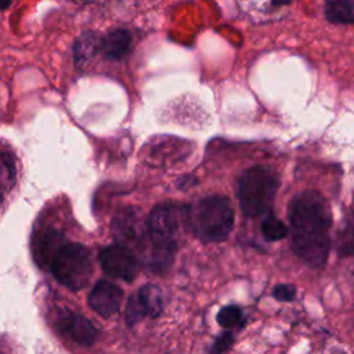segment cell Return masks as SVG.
Here are the masks:
<instances>
[{
	"label": "cell",
	"mask_w": 354,
	"mask_h": 354,
	"mask_svg": "<svg viewBox=\"0 0 354 354\" xmlns=\"http://www.w3.org/2000/svg\"><path fill=\"white\" fill-rule=\"evenodd\" d=\"M123 290L109 281H98L88 295L90 307L100 315L108 318L113 315L122 303Z\"/></svg>",
	"instance_id": "obj_8"
},
{
	"label": "cell",
	"mask_w": 354,
	"mask_h": 354,
	"mask_svg": "<svg viewBox=\"0 0 354 354\" xmlns=\"http://www.w3.org/2000/svg\"><path fill=\"white\" fill-rule=\"evenodd\" d=\"M142 306L147 311V315L149 317H159L162 310H163V297H162V290L159 289V286L153 285V283H147L144 286H141L137 290Z\"/></svg>",
	"instance_id": "obj_12"
},
{
	"label": "cell",
	"mask_w": 354,
	"mask_h": 354,
	"mask_svg": "<svg viewBox=\"0 0 354 354\" xmlns=\"http://www.w3.org/2000/svg\"><path fill=\"white\" fill-rule=\"evenodd\" d=\"M50 268L64 286L71 290H80L93 275L91 254L80 243H64L54 256Z\"/></svg>",
	"instance_id": "obj_5"
},
{
	"label": "cell",
	"mask_w": 354,
	"mask_h": 354,
	"mask_svg": "<svg viewBox=\"0 0 354 354\" xmlns=\"http://www.w3.org/2000/svg\"><path fill=\"white\" fill-rule=\"evenodd\" d=\"M112 234L118 243L126 248L145 246L149 241L148 220L136 207L123 209L112 221Z\"/></svg>",
	"instance_id": "obj_6"
},
{
	"label": "cell",
	"mask_w": 354,
	"mask_h": 354,
	"mask_svg": "<svg viewBox=\"0 0 354 354\" xmlns=\"http://www.w3.org/2000/svg\"><path fill=\"white\" fill-rule=\"evenodd\" d=\"M217 322L223 328H238L245 324V317L239 307L225 306L218 311Z\"/></svg>",
	"instance_id": "obj_16"
},
{
	"label": "cell",
	"mask_w": 354,
	"mask_h": 354,
	"mask_svg": "<svg viewBox=\"0 0 354 354\" xmlns=\"http://www.w3.org/2000/svg\"><path fill=\"white\" fill-rule=\"evenodd\" d=\"M292 0H271V3L274 6H285V4H289Z\"/></svg>",
	"instance_id": "obj_21"
},
{
	"label": "cell",
	"mask_w": 354,
	"mask_h": 354,
	"mask_svg": "<svg viewBox=\"0 0 354 354\" xmlns=\"http://www.w3.org/2000/svg\"><path fill=\"white\" fill-rule=\"evenodd\" d=\"M234 227V210L230 201L220 195L202 199L191 210V228L203 242H221Z\"/></svg>",
	"instance_id": "obj_3"
},
{
	"label": "cell",
	"mask_w": 354,
	"mask_h": 354,
	"mask_svg": "<svg viewBox=\"0 0 354 354\" xmlns=\"http://www.w3.org/2000/svg\"><path fill=\"white\" fill-rule=\"evenodd\" d=\"M57 325L65 335H68L77 344L82 346L93 344L98 336V330L95 329L91 321H88L80 314L68 310L59 314Z\"/></svg>",
	"instance_id": "obj_9"
},
{
	"label": "cell",
	"mask_w": 354,
	"mask_h": 354,
	"mask_svg": "<svg viewBox=\"0 0 354 354\" xmlns=\"http://www.w3.org/2000/svg\"><path fill=\"white\" fill-rule=\"evenodd\" d=\"M272 296L279 301H292L296 296V289L289 283H279L274 288Z\"/></svg>",
	"instance_id": "obj_19"
},
{
	"label": "cell",
	"mask_w": 354,
	"mask_h": 354,
	"mask_svg": "<svg viewBox=\"0 0 354 354\" xmlns=\"http://www.w3.org/2000/svg\"><path fill=\"white\" fill-rule=\"evenodd\" d=\"M62 245V236L57 231H46L36 246V257L51 264L54 256Z\"/></svg>",
	"instance_id": "obj_13"
},
{
	"label": "cell",
	"mask_w": 354,
	"mask_h": 354,
	"mask_svg": "<svg viewBox=\"0 0 354 354\" xmlns=\"http://www.w3.org/2000/svg\"><path fill=\"white\" fill-rule=\"evenodd\" d=\"M232 343H234V336H232V333L225 332V333L220 335V336L216 339V342H214V344H213V347H212V354H224V353L231 347Z\"/></svg>",
	"instance_id": "obj_20"
},
{
	"label": "cell",
	"mask_w": 354,
	"mask_h": 354,
	"mask_svg": "<svg viewBox=\"0 0 354 354\" xmlns=\"http://www.w3.org/2000/svg\"><path fill=\"white\" fill-rule=\"evenodd\" d=\"M100 264L102 270L113 278L131 282L138 272V260L133 254L131 249L116 243L106 246L101 250Z\"/></svg>",
	"instance_id": "obj_7"
},
{
	"label": "cell",
	"mask_w": 354,
	"mask_h": 354,
	"mask_svg": "<svg viewBox=\"0 0 354 354\" xmlns=\"http://www.w3.org/2000/svg\"><path fill=\"white\" fill-rule=\"evenodd\" d=\"M337 250L340 256L354 254V213L350 214L339 232Z\"/></svg>",
	"instance_id": "obj_14"
},
{
	"label": "cell",
	"mask_w": 354,
	"mask_h": 354,
	"mask_svg": "<svg viewBox=\"0 0 354 354\" xmlns=\"http://www.w3.org/2000/svg\"><path fill=\"white\" fill-rule=\"evenodd\" d=\"M279 187L278 173L270 166H254L242 173L238 181V199L248 217L266 214Z\"/></svg>",
	"instance_id": "obj_2"
},
{
	"label": "cell",
	"mask_w": 354,
	"mask_h": 354,
	"mask_svg": "<svg viewBox=\"0 0 354 354\" xmlns=\"http://www.w3.org/2000/svg\"><path fill=\"white\" fill-rule=\"evenodd\" d=\"M324 11L332 24H354V0H326Z\"/></svg>",
	"instance_id": "obj_11"
},
{
	"label": "cell",
	"mask_w": 354,
	"mask_h": 354,
	"mask_svg": "<svg viewBox=\"0 0 354 354\" xmlns=\"http://www.w3.org/2000/svg\"><path fill=\"white\" fill-rule=\"evenodd\" d=\"M97 47H101V43L97 41L94 35L88 33V35L80 37L76 43V47H75L76 61L80 62L82 59H87L88 57H91L94 54Z\"/></svg>",
	"instance_id": "obj_18"
},
{
	"label": "cell",
	"mask_w": 354,
	"mask_h": 354,
	"mask_svg": "<svg viewBox=\"0 0 354 354\" xmlns=\"http://www.w3.org/2000/svg\"><path fill=\"white\" fill-rule=\"evenodd\" d=\"M131 44V35L124 29H116L101 40V51L108 59H122Z\"/></svg>",
	"instance_id": "obj_10"
},
{
	"label": "cell",
	"mask_w": 354,
	"mask_h": 354,
	"mask_svg": "<svg viewBox=\"0 0 354 354\" xmlns=\"http://www.w3.org/2000/svg\"><path fill=\"white\" fill-rule=\"evenodd\" d=\"M261 234L267 241H279L288 235V227L279 218L267 216L261 223Z\"/></svg>",
	"instance_id": "obj_15"
},
{
	"label": "cell",
	"mask_w": 354,
	"mask_h": 354,
	"mask_svg": "<svg viewBox=\"0 0 354 354\" xmlns=\"http://www.w3.org/2000/svg\"><path fill=\"white\" fill-rule=\"evenodd\" d=\"M10 3H11V0H3V6H1V8H3V10H6V8L10 6Z\"/></svg>",
	"instance_id": "obj_22"
},
{
	"label": "cell",
	"mask_w": 354,
	"mask_h": 354,
	"mask_svg": "<svg viewBox=\"0 0 354 354\" xmlns=\"http://www.w3.org/2000/svg\"><path fill=\"white\" fill-rule=\"evenodd\" d=\"M188 227H191V209L181 203L158 205L148 217L151 243L173 253Z\"/></svg>",
	"instance_id": "obj_4"
},
{
	"label": "cell",
	"mask_w": 354,
	"mask_h": 354,
	"mask_svg": "<svg viewBox=\"0 0 354 354\" xmlns=\"http://www.w3.org/2000/svg\"><path fill=\"white\" fill-rule=\"evenodd\" d=\"M147 315V311L142 306V301L138 296V293H133L126 304V310H124V317H126V324L129 326L136 325L137 322H140L144 317Z\"/></svg>",
	"instance_id": "obj_17"
},
{
	"label": "cell",
	"mask_w": 354,
	"mask_h": 354,
	"mask_svg": "<svg viewBox=\"0 0 354 354\" xmlns=\"http://www.w3.org/2000/svg\"><path fill=\"white\" fill-rule=\"evenodd\" d=\"M289 220L295 253L310 267H322L329 254L328 230L332 224V213L324 196L315 191L297 194L289 206Z\"/></svg>",
	"instance_id": "obj_1"
}]
</instances>
